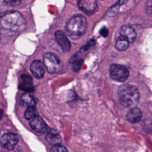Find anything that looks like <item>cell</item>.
<instances>
[{"label": "cell", "mask_w": 152, "mask_h": 152, "mask_svg": "<svg viewBox=\"0 0 152 152\" xmlns=\"http://www.w3.org/2000/svg\"><path fill=\"white\" fill-rule=\"evenodd\" d=\"M1 27L13 32H21L27 28V22L23 15L16 11L5 12L1 17Z\"/></svg>", "instance_id": "cell-1"}, {"label": "cell", "mask_w": 152, "mask_h": 152, "mask_svg": "<svg viewBox=\"0 0 152 152\" xmlns=\"http://www.w3.org/2000/svg\"><path fill=\"white\" fill-rule=\"evenodd\" d=\"M118 96L122 106L132 109L138 104L140 94L137 88L134 86L124 84L118 88Z\"/></svg>", "instance_id": "cell-2"}, {"label": "cell", "mask_w": 152, "mask_h": 152, "mask_svg": "<svg viewBox=\"0 0 152 152\" xmlns=\"http://www.w3.org/2000/svg\"><path fill=\"white\" fill-rule=\"evenodd\" d=\"M87 27V21L84 16L77 14L72 16L66 23L65 31L66 34L73 39L82 36Z\"/></svg>", "instance_id": "cell-3"}, {"label": "cell", "mask_w": 152, "mask_h": 152, "mask_svg": "<svg viewBox=\"0 0 152 152\" xmlns=\"http://www.w3.org/2000/svg\"><path fill=\"white\" fill-rule=\"evenodd\" d=\"M43 63L49 74H55L62 68V64L60 59L54 53L48 52L43 54Z\"/></svg>", "instance_id": "cell-4"}, {"label": "cell", "mask_w": 152, "mask_h": 152, "mask_svg": "<svg viewBox=\"0 0 152 152\" xmlns=\"http://www.w3.org/2000/svg\"><path fill=\"white\" fill-rule=\"evenodd\" d=\"M109 73L112 80L124 82L126 81L129 75V71L126 67L120 64H112L109 68Z\"/></svg>", "instance_id": "cell-5"}, {"label": "cell", "mask_w": 152, "mask_h": 152, "mask_svg": "<svg viewBox=\"0 0 152 152\" xmlns=\"http://www.w3.org/2000/svg\"><path fill=\"white\" fill-rule=\"evenodd\" d=\"M19 141V138L16 134L7 132L4 134L1 138V144L2 147L8 150L14 148Z\"/></svg>", "instance_id": "cell-6"}, {"label": "cell", "mask_w": 152, "mask_h": 152, "mask_svg": "<svg viewBox=\"0 0 152 152\" xmlns=\"http://www.w3.org/2000/svg\"><path fill=\"white\" fill-rule=\"evenodd\" d=\"M78 6L83 12L87 15L94 14L98 8L97 1L94 0H80L78 1Z\"/></svg>", "instance_id": "cell-7"}, {"label": "cell", "mask_w": 152, "mask_h": 152, "mask_svg": "<svg viewBox=\"0 0 152 152\" xmlns=\"http://www.w3.org/2000/svg\"><path fill=\"white\" fill-rule=\"evenodd\" d=\"M30 126L33 130L38 133H44L49 131L48 125L39 115L30 120Z\"/></svg>", "instance_id": "cell-8"}, {"label": "cell", "mask_w": 152, "mask_h": 152, "mask_svg": "<svg viewBox=\"0 0 152 152\" xmlns=\"http://www.w3.org/2000/svg\"><path fill=\"white\" fill-rule=\"evenodd\" d=\"M55 37L58 44L64 52H68L71 49V43L65 34L61 30H57L55 33Z\"/></svg>", "instance_id": "cell-9"}, {"label": "cell", "mask_w": 152, "mask_h": 152, "mask_svg": "<svg viewBox=\"0 0 152 152\" xmlns=\"http://www.w3.org/2000/svg\"><path fill=\"white\" fill-rule=\"evenodd\" d=\"M44 64L39 60H35L30 65V69L33 76L37 79L42 78L45 74Z\"/></svg>", "instance_id": "cell-10"}, {"label": "cell", "mask_w": 152, "mask_h": 152, "mask_svg": "<svg viewBox=\"0 0 152 152\" xmlns=\"http://www.w3.org/2000/svg\"><path fill=\"white\" fill-rule=\"evenodd\" d=\"M120 36L126 39L129 43H132L135 40L137 34L135 30L129 25H124L120 29Z\"/></svg>", "instance_id": "cell-11"}, {"label": "cell", "mask_w": 152, "mask_h": 152, "mask_svg": "<svg viewBox=\"0 0 152 152\" xmlns=\"http://www.w3.org/2000/svg\"><path fill=\"white\" fill-rule=\"evenodd\" d=\"M19 88L21 90L27 92H32L34 91L32 79L29 75L23 74L21 76V81L19 84Z\"/></svg>", "instance_id": "cell-12"}, {"label": "cell", "mask_w": 152, "mask_h": 152, "mask_svg": "<svg viewBox=\"0 0 152 152\" xmlns=\"http://www.w3.org/2000/svg\"><path fill=\"white\" fill-rule=\"evenodd\" d=\"M46 140L49 144L52 145V146L61 144V137L60 134L54 129H49L48 131Z\"/></svg>", "instance_id": "cell-13"}, {"label": "cell", "mask_w": 152, "mask_h": 152, "mask_svg": "<svg viewBox=\"0 0 152 152\" xmlns=\"http://www.w3.org/2000/svg\"><path fill=\"white\" fill-rule=\"evenodd\" d=\"M142 112L141 111L137 108L134 107L131 109L126 114V119L128 121H129L130 122L132 123H138L141 118H142Z\"/></svg>", "instance_id": "cell-14"}, {"label": "cell", "mask_w": 152, "mask_h": 152, "mask_svg": "<svg viewBox=\"0 0 152 152\" xmlns=\"http://www.w3.org/2000/svg\"><path fill=\"white\" fill-rule=\"evenodd\" d=\"M129 42L124 37H122L121 36H119L117 37L115 42V48L120 51L125 50L128 49L129 46Z\"/></svg>", "instance_id": "cell-15"}, {"label": "cell", "mask_w": 152, "mask_h": 152, "mask_svg": "<svg viewBox=\"0 0 152 152\" xmlns=\"http://www.w3.org/2000/svg\"><path fill=\"white\" fill-rule=\"evenodd\" d=\"M21 102L27 105V106H33L34 107L36 103V99L34 97L28 93H24L22 95L21 98Z\"/></svg>", "instance_id": "cell-16"}, {"label": "cell", "mask_w": 152, "mask_h": 152, "mask_svg": "<svg viewBox=\"0 0 152 152\" xmlns=\"http://www.w3.org/2000/svg\"><path fill=\"white\" fill-rule=\"evenodd\" d=\"M36 116H37V115L34 107L28 106L27 107L24 114V116L27 120L30 121Z\"/></svg>", "instance_id": "cell-17"}, {"label": "cell", "mask_w": 152, "mask_h": 152, "mask_svg": "<svg viewBox=\"0 0 152 152\" xmlns=\"http://www.w3.org/2000/svg\"><path fill=\"white\" fill-rule=\"evenodd\" d=\"M50 152H68V150L65 147L59 144L52 146L50 148Z\"/></svg>", "instance_id": "cell-18"}, {"label": "cell", "mask_w": 152, "mask_h": 152, "mask_svg": "<svg viewBox=\"0 0 152 152\" xmlns=\"http://www.w3.org/2000/svg\"><path fill=\"white\" fill-rule=\"evenodd\" d=\"M96 44V41L94 39H91L90 41H88L86 45L83 46L80 49V52L83 53L86 50H87L91 46H93Z\"/></svg>", "instance_id": "cell-19"}, {"label": "cell", "mask_w": 152, "mask_h": 152, "mask_svg": "<svg viewBox=\"0 0 152 152\" xmlns=\"http://www.w3.org/2000/svg\"><path fill=\"white\" fill-rule=\"evenodd\" d=\"M83 59H78L75 61L73 64V68L74 71H78L80 69L81 64H83Z\"/></svg>", "instance_id": "cell-20"}, {"label": "cell", "mask_w": 152, "mask_h": 152, "mask_svg": "<svg viewBox=\"0 0 152 152\" xmlns=\"http://www.w3.org/2000/svg\"><path fill=\"white\" fill-rule=\"evenodd\" d=\"M145 10L148 14L152 15V1H148L146 2Z\"/></svg>", "instance_id": "cell-21"}, {"label": "cell", "mask_w": 152, "mask_h": 152, "mask_svg": "<svg viewBox=\"0 0 152 152\" xmlns=\"http://www.w3.org/2000/svg\"><path fill=\"white\" fill-rule=\"evenodd\" d=\"M109 33V30L107 28H106V27H103L102 28L100 31V34L103 36V37H106L108 35Z\"/></svg>", "instance_id": "cell-22"}, {"label": "cell", "mask_w": 152, "mask_h": 152, "mask_svg": "<svg viewBox=\"0 0 152 152\" xmlns=\"http://www.w3.org/2000/svg\"><path fill=\"white\" fill-rule=\"evenodd\" d=\"M4 3H6L8 5H18L20 4V1H3Z\"/></svg>", "instance_id": "cell-23"}]
</instances>
